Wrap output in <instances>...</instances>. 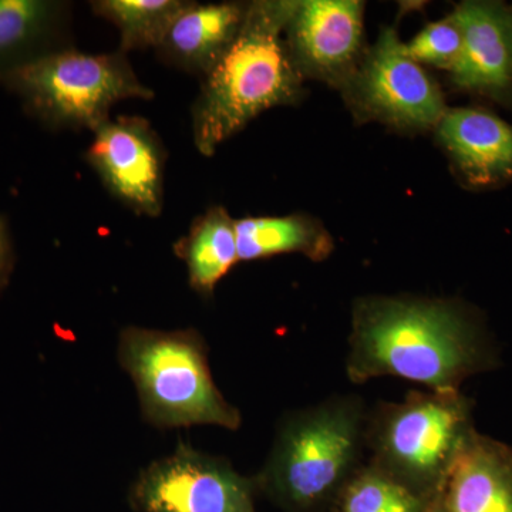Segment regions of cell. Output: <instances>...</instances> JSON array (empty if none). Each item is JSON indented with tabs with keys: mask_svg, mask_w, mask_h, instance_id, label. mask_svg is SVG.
I'll return each mask as SVG.
<instances>
[{
	"mask_svg": "<svg viewBox=\"0 0 512 512\" xmlns=\"http://www.w3.org/2000/svg\"><path fill=\"white\" fill-rule=\"evenodd\" d=\"M498 360L487 330L461 303L373 296L353 308L346 357L352 383L393 376L450 392Z\"/></svg>",
	"mask_w": 512,
	"mask_h": 512,
	"instance_id": "cell-1",
	"label": "cell"
},
{
	"mask_svg": "<svg viewBox=\"0 0 512 512\" xmlns=\"http://www.w3.org/2000/svg\"><path fill=\"white\" fill-rule=\"evenodd\" d=\"M295 2L249 3L238 35L202 80L192 104V140L205 157L249 121L276 106L295 103L301 72L284 30Z\"/></svg>",
	"mask_w": 512,
	"mask_h": 512,
	"instance_id": "cell-2",
	"label": "cell"
},
{
	"mask_svg": "<svg viewBox=\"0 0 512 512\" xmlns=\"http://www.w3.org/2000/svg\"><path fill=\"white\" fill-rule=\"evenodd\" d=\"M367 413L365 399L349 393L286 414L254 477L256 491L285 512L332 510L365 464Z\"/></svg>",
	"mask_w": 512,
	"mask_h": 512,
	"instance_id": "cell-3",
	"label": "cell"
},
{
	"mask_svg": "<svg viewBox=\"0 0 512 512\" xmlns=\"http://www.w3.org/2000/svg\"><path fill=\"white\" fill-rule=\"evenodd\" d=\"M119 362L133 379L141 412L157 429L210 426L239 430L241 412L212 379L208 346L195 329L121 330Z\"/></svg>",
	"mask_w": 512,
	"mask_h": 512,
	"instance_id": "cell-4",
	"label": "cell"
},
{
	"mask_svg": "<svg viewBox=\"0 0 512 512\" xmlns=\"http://www.w3.org/2000/svg\"><path fill=\"white\" fill-rule=\"evenodd\" d=\"M474 431L473 402L460 390H412L403 402H380L369 409L366 461L433 498Z\"/></svg>",
	"mask_w": 512,
	"mask_h": 512,
	"instance_id": "cell-5",
	"label": "cell"
},
{
	"mask_svg": "<svg viewBox=\"0 0 512 512\" xmlns=\"http://www.w3.org/2000/svg\"><path fill=\"white\" fill-rule=\"evenodd\" d=\"M0 84L50 130L93 133L110 119L114 104L154 97L121 50L93 55L67 47L9 73Z\"/></svg>",
	"mask_w": 512,
	"mask_h": 512,
	"instance_id": "cell-6",
	"label": "cell"
},
{
	"mask_svg": "<svg viewBox=\"0 0 512 512\" xmlns=\"http://www.w3.org/2000/svg\"><path fill=\"white\" fill-rule=\"evenodd\" d=\"M256 494L254 477L180 441L138 474L130 503L137 512H256Z\"/></svg>",
	"mask_w": 512,
	"mask_h": 512,
	"instance_id": "cell-7",
	"label": "cell"
},
{
	"mask_svg": "<svg viewBox=\"0 0 512 512\" xmlns=\"http://www.w3.org/2000/svg\"><path fill=\"white\" fill-rule=\"evenodd\" d=\"M86 158L116 200L138 215L160 217L167 153L146 119L110 117L93 131Z\"/></svg>",
	"mask_w": 512,
	"mask_h": 512,
	"instance_id": "cell-8",
	"label": "cell"
},
{
	"mask_svg": "<svg viewBox=\"0 0 512 512\" xmlns=\"http://www.w3.org/2000/svg\"><path fill=\"white\" fill-rule=\"evenodd\" d=\"M360 103L377 119L407 128L437 126L443 94L392 29H384L357 77Z\"/></svg>",
	"mask_w": 512,
	"mask_h": 512,
	"instance_id": "cell-9",
	"label": "cell"
},
{
	"mask_svg": "<svg viewBox=\"0 0 512 512\" xmlns=\"http://www.w3.org/2000/svg\"><path fill=\"white\" fill-rule=\"evenodd\" d=\"M463 47L451 70L468 92L504 97L512 90V9L495 2H464L453 12Z\"/></svg>",
	"mask_w": 512,
	"mask_h": 512,
	"instance_id": "cell-10",
	"label": "cell"
},
{
	"mask_svg": "<svg viewBox=\"0 0 512 512\" xmlns=\"http://www.w3.org/2000/svg\"><path fill=\"white\" fill-rule=\"evenodd\" d=\"M293 62L313 73L338 74L359 52L363 3L356 0L295 2L288 26Z\"/></svg>",
	"mask_w": 512,
	"mask_h": 512,
	"instance_id": "cell-11",
	"label": "cell"
},
{
	"mask_svg": "<svg viewBox=\"0 0 512 512\" xmlns=\"http://www.w3.org/2000/svg\"><path fill=\"white\" fill-rule=\"evenodd\" d=\"M247 10L242 3L187 2L154 52L168 66L204 77L238 35Z\"/></svg>",
	"mask_w": 512,
	"mask_h": 512,
	"instance_id": "cell-12",
	"label": "cell"
},
{
	"mask_svg": "<svg viewBox=\"0 0 512 512\" xmlns=\"http://www.w3.org/2000/svg\"><path fill=\"white\" fill-rule=\"evenodd\" d=\"M441 144L471 185L491 187L512 178V124L488 111L453 109L437 124Z\"/></svg>",
	"mask_w": 512,
	"mask_h": 512,
	"instance_id": "cell-13",
	"label": "cell"
},
{
	"mask_svg": "<svg viewBox=\"0 0 512 512\" xmlns=\"http://www.w3.org/2000/svg\"><path fill=\"white\" fill-rule=\"evenodd\" d=\"M443 495L448 512H512V448L474 431Z\"/></svg>",
	"mask_w": 512,
	"mask_h": 512,
	"instance_id": "cell-14",
	"label": "cell"
},
{
	"mask_svg": "<svg viewBox=\"0 0 512 512\" xmlns=\"http://www.w3.org/2000/svg\"><path fill=\"white\" fill-rule=\"evenodd\" d=\"M73 5L66 0H0V79L72 45Z\"/></svg>",
	"mask_w": 512,
	"mask_h": 512,
	"instance_id": "cell-15",
	"label": "cell"
},
{
	"mask_svg": "<svg viewBox=\"0 0 512 512\" xmlns=\"http://www.w3.org/2000/svg\"><path fill=\"white\" fill-rule=\"evenodd\" d=\"M174 251L187 265L191 289L202 298H210L239 262L235 220L225 208H210L175 242Z\"/></svg>",
	"mask_w": 512,
	"mask_h": 512,
	"instance_id": "cell-16",
	"label": "cell"
},
{
	"mask_svg": "<svg viewBox=\"0 0 512 512\" xmlns=\"http://www.w3.org/2000/svg\"><path fill=\"white\" fill-rule=\"evenodd\" d=\"M239 261L299 252L322 261L332 251V239L319 224L301 217H248L235 220Z\"/></svg>",
	"mask_w": 512,
	"mask_h": 512,
	"instance_id": "cell-17",
	"label": "cell"
},
{
	"mask_svg": "<svg viewBox=\"0 0 512 512\" xmlns=\"http://www.w3.org/2000/svg\"><path fill=\"white\" fill-rule=\"evenodd\" d=\"M185 0H93L94 15L116 26L121 52L156 49Z\"/></svg>",
	"mask_w": 512,
	"mask_h": 512,
	"instance_id": "cell-18",
	"label": "cell"
},
{
	"mask_svg": "<svg viewBox=\"0 0 512 512\" xmlns=\"http://www.w3.org/2000/svg\"><path fill=\"white\" fill-rule=\"evenodd\" d=\"M433 498L416 493L365 461L329 512H426Z\"/></svg>",
	"mask_w": 512,
	"mask_h": 512,
	"instance_id": "cell-19",
	"label": "cell"
},
{
	"mask_svg": "<svg viewBox=\"0 0 512 512\" xmlns=\"http://www.w3.org/2000/svg\"><path fill=\"white\" fill-rule=\"evenodd\" d=\"M463 47L460 26L453 16L430 23L419 35L404 45L407 55L417 63L431 64L440 69L453 70Z\"/></svg>",
	"mask_w": 512,
	"mask_h": 512,
	"instance_id": "cell-20",
	"label": "cell"
},
{
	"mask_svg": "<svg viewBox=\"0 0 512 512\" xmlns=\"http://www.w3.org/2000/svg\"><path fill=\"white\" fill-rule=\"evenodd\" d=\"M15 266V252H13L12 238H10L8 224L0 217V291L8 286Z\"/></svg>",
	"mask_w": 512,
	"mask_h": 512,
	"instance_id": "cell-21",
	"label": "cell"
},
{
	"mask_svg": "<svg viewBox=\"0 0 512 512\" xmlns=\"http://www.w3.org/2000/svg\"><path fill=\"white\" fill-rule=\"evenodd\" d=\"M426 512H448L446 503H444L443 490L436 494V497L431 501L430 507L427 508Z\"/></svg>",
	"mask_w": 512,
	"mask_h": 512,
	"instance_id": "cell-22",
	"label": "cell"
}]
</instances>
